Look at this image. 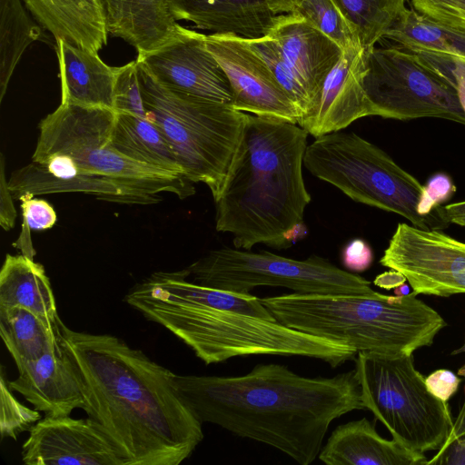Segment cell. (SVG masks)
I'll list each match as a JSON object with an SVG mask.
<instances>
[{"instance_id": "1", "label": "cell", "mask_w": 465, "mask_h": 465, "mask_svg": "<svg viewBox=\"0 0 465 465\" xmlns=\"http://www.w3.org/2000/svg\"><path fill=\"white\" fill-rule=\"evenodd\" d=\"M59 341L77 374L84 410L125 465H179L203 439V422L176 374L112 334L59 321Z\"/></svg>"}, {"instance_id": "2", "label": "cell", "mask_w": 465, "mask_h": 465, "mask_svg": "<svg viewBox=\"0 0 465 465\" xmlns=\"http://www.w3.org/2000/svg\"><path fill=\"white\" fill-rule=\"evenodd\" d=\"M175 380L203 423L267 444L301 465L318 458L334 420L366 410L355 370L306 377L268 363L239 376L176 374Z\"/></svg>"}, {"instance_id": "3", "label": "cell", "mask_w": 465, "mask_h": 465, "mask_svg": "<svg viewBox=\"0 0 465 465\" xmlns=\"http://www.w3.org/2000/svg\"><path fill=\"white\" fill-rule=\"evenodd\" d=\"M186 269L155 272L134 285L124 301L190 347L205 364L254 355L302 356L336 368L354 360L348 345L276 321L260 298L188 280Z\"/></svg>"}, {"instance_id": "4", "label": "cell", "mask_w": 465, "mask_h": 465, "mask_svg": "<svg viewBox=\"0 0 465 465\" xmlns=\"http://www.w3.org/2000/svg\"><path fill=\"white\" fill-rule=\"evenodd\" d=\"M308 133L300 125L251 114L245 119L215 203V229L237 249L291 247L312 197L302 165Z\"/></svg>"}, {"instance_id": "5", "label": "cell", "mask_w": 465, "mask_h": 465, "mask_svg": "<svg viewBox=\"0 0 465 465\" xmlns=\"http://www.w3.org/2000/svg\"><path fill=\"white\" fill-rule=\"evenodd\" d=\"M417 295L292 292L260 300L276 321L292 329L348 345L357 353L403 356L430 346L447 326Z\"/></svg>"}, {"instance_id": "6", "label": "cell", "mask_w": 465, "mask_h": 465, "mask_svg": "<svg viewBox=\"0 0 465 465\" xmlns=\"http://www.w3.org/2000/svg\"><path fill=\"white\" fill-rule=\"evenodd\" d=\"M137 64L146 119L161 130L185 177L193 183H203L215 199L240 139L246 113L229 104L171 90L157 82L141 64Z\"/></svg>"}, {"instance_id": "7", "label": "cell", "mask_w": 465, "mask_h": 465, "mask_svg": "<svg viewBox=\"0 0 465 465\" xmlns=\"http://www.w3.org/2000/svg\"><path fill=\"white\" fill-rule=\"evenodd\" d=\"M303 165L354 202L401 215L422 229L449 226L438 211L430 216L419 213L424 185L387 153L353 132L316 137L307 145Z\"/></svg>"}, {"instance_id": "8", "label": "cell", "mask_w": 465, "mask_h": 465, "mask_svg": "<svg viewBox=\"0 0 465 465\" xmlns=\"http://www.w3.org/2000/svg\"><path fill=\"white\" fill-rule=\"evenodd\" d=\"M115 114L111 108L61 104L40 122L33 154H67L83 172L116 181L142 204L159 202L163 192L180 199L194 194L185 176L136 162L111 146Z\"/></svg>"}, {"instance_id": "9", "label": "cell", "mask_w": 465, "mask_h": 465, "mask_svg": "<svg viewBox=\"0 0 465 465\" xmlns=\"http://www.w3.org/2000/svg\"><path fill=\"white\" fill-rule=\"evenodd\" d=\"M354 361L365 407L392 438L415 452L438 450L452 416L447 403L427 389L412 355L358 352Z\"/></svg>"}, {"instance_id": "10", "label": "cell", "mask_w": 465, "mask_h": 465, "mask_svg": "<svg viewBox=\"0 0 465 465\" xmlns=\"http://www.w3.org/2000/svg\"><path fill=\"white\" fill-rule=\"evenodd\" d=\"M185 269L196 283L239 293L260 286L283 287L302 294L365 295L375 292L367 279L317 255L295 260L267 251L223 247L208 252Z\"/></svg>"}, {"instance_id": "11", "label": "cell", "mask_w": 465, "mask_h": 465, "mask_svg": "<svg viewBox=\"0 0 465 465\" xmlns=\"http://www.w3.org/2000/svg\"><path fill=\"white\" fill-rule=\"evenodd\" d=\"M364 90L372 115L396 120L435 117L465 124L455 81L420 54L398 45L367 53Z\"/></svg>"}, {"instance_id": "12", "label": "cell", "mask_w": 465, "mask_h": 465, "mask_svg": "<svg viewBox=\"0 0 465 465\" xmlns=\"http://www.w3.org/2000/svg\"><path fill=\"white\" fill-rule=\"evenodd\" d=\"M380 263L401 273L417 294L465 293V242L440 230L399 223Z\"/></svg>"}, {"instance_id": "13", "label": "cell", "mask_w": 465, "mask_h": 465, "mask_svg": "<svg viewBox=\"0 0 465 465\" xmlns=\"http://www.w3.org/2000/svg\"><path fill=\"white\" fill-rule=\"evenodd\" d=\"M206 45L230 82L234 109L298 124L297 107L264 61L252 50L247 38L208 34Z\"/></svg>"}, {"instance_id": "14", "label": "cell", "mask_w": 465, "mask_h": 465, "mask_svg": "<svg viewBox=\"0 0 465 465\" xmlns=\"http://www.w3.org/2000/svg\"><path fill=\"white\" fill-rule=\"evenodd\" d=\"M163 86L194 97L232 104L230 82L206 45V35L179 25L160 47L135 59Z\"/></svg>"}, {"instance_id": "15", "label": "cell", "mask_w": 465, "mask_h": 465, "mask_svg": "<svg viewBox=\"0 0 465 465\" xmlns=\"http://www.w3.org/2000/svg\"><path fill=\"white\" fill-rule=\"evenodd\" d=\"M26 465H125L117 450L89 417L46 416L23 445Z\"/></svg>"}, {"instance_id": "16", "label": "cell", "mask_w": 465, "mask_h": 465, "mask_svg": "<svg viewBox=\"0 0 465 465\" xmlns=\"http://www.w3.org/2000/svg\"><path fill=\"white\" fill-rule=\"evenodd\" d=\"M366 71L367 52L361 45L343 50L325 78L312 108L300 117L297 124L316 138L371 116V104L363 85Z\"/></svg>"}, {"instance_id": "17", "label": "cell", "mask_w": 465, "mask_h": 465, "mask_svg": "<svg viewBox=\"0 0 465 465\" xmlns=\"http://www.w3.org/2000/svg\"><path fill=\"white\" fill-rule=\"evenodd\" d=\"M8 187L14 199L23 195L83 193L122 203L141 201L116 181L83 172L67 154H33L32 162L12 173Z\"/></svg>"}, {"instance_id": "18", "label": "cell", "mask_w": 465, "mask_h": 465, "mask_svg": "<svg viewBox=\"0 0 465 465\" xmlns=\"http://www.w3.org/2000/svg\"><path fill=\"white\" fill-rule=\"evenodd\" d=\"M267 35L277 44L292 68L310 98L312 109L342 50L294 12L278 15Z\"/></svg>"}, {"instance_id": "19", "label": "cell", "mask_w": 465, "mask_h": 465, "mask_svg": "<svg viewBox=\"0 0 465 465\" xmlns=\"http://www.w3.org/2000/svg\"><path fill=\"white\" fill-rule=\"evenodd\" d=\"M17 370L18 377L9 381L10 388L45 415L68 416L75 409H83L84 400L77 374L61 344Z\"/></svg>"}, {"instance_id": "20", "label": "cell", "mask_w": 465, "mask_h": 465, "mask_svg": "<svg viewBox=\"0 0 465 465\" xmlns=\"http://www.w3.org/2000/svg\"><path fill=\"white\" fill-rule=\"evenodd\" d=\"M318 459L327 465H426L423 453L381 437L366 418L336 427Z\"/></svg>"}, {"instance_id": "21", "label": "cell", "mask_w": 465, "mask_h": 465, "mask_svg": "<svg viewBox=\"0 0 465 465\" xmlns=\"http://www.w3.org/2000/svg\"><path fill=\"white\" fill-rule=\"evenodd\" d=\"M177 21L192 22L210 34L257 38L268 34L278 15L265 0H171Z\"/></svg>"}, {"instance_id": "22", "label": "cell", "mask_w": 465, "mask_h": 465, "mask_svg": "<svg viewBox=\"0 0 465 465\" xmlns=\"http://www.w3.org/2000/svg\"><path fill=\"white\" fill-rule=\"evenodd\" d=\"M61 79V104L114 108L118 66L106 64L98 53L55 41Z\"/></svg>"}, {"instance_id": "23", "label": "cell", "mask_w": 465, "mask_h": 465, "mask_svg": "<svg viewBox=\"0 0 465 465\" xmlns=\"http://www.w3.org/2000/svg\"><path fill=\"white\" fill-rule=\"evenodd\" d=\"M107 31L134 47L151 52L176 32L171 0H103Z\"/></svg>"}, {"instance_id": "24", "label": "cell", "mask_w": 465, "mask_h": 465, "mask_svg": "<svg viewBox=\"0 0 465 465\" xmlns=\"http://www.w3.org/2000/svg\"><path fill=\"white\" fill-rule=\"evenodd\" d=\"M38 25L56 40L98 53L106 44L103 0H24Z\"/></svg>"}, {"instance_id": "25", "label": "cell", "mask_w": 465, "mask_h": 465, "mask_svg": "<svg viewBox=\"0 0 465 465\" xmlns=\"http://www.w3.org/2000/svg\"><path fill=\"white\" fill-rule=\"evenodd\" d=\"M19 306L57 324L53 289L42 264L21 254H6L0 272V307Z\"/></svg>"}, {"instance_id": "26", "label": "cell", "mask_w": 465, "mask_h": 465, "mask_svg": "<svg viewBox=\"0 0 465 465\" xmlns=\"http://www.w3.org/2000/svg\"><path fill=\"white\" fill-rule=\"evenodd\" d=\"M110 144L136 162L185 176L164 135L156 124L147 119L116 113Z\"/></svg>"}, {"instance_id": "27", "label": "cell", "mask_w": 465, "mask_h": 465, "mask_svg": "<svg viewBox=\"0 0 465 465\" xmlns=\"http://www.w3.org/2000/svg\"><path fill=\"white\" fill-rule=\"evenodd\" d=\"M383 39L417 54L465 62V32L433 22L413 8L402 12Z\"/></svg>"}, {"instance_id": "28", "label": "cell", "mask_w": 465, "mask_h": 465, "mask_svg": "<svg viewBox=\"0 0 465 465\" xmlns=\"http://www.w3.org/2000/svg\"><path fill=\"white\" fill-rule=\"evenodd\" d=\"M59 321L50 323L24 307H0V335L16 367L60 344Z\"/></svg>"}, {"instance_id": "29", "label": "cell", "mask_w": 465, "mask_h": 465, "mask_svg": "<svg viewBox=\"0 0 465 465\" xmlns=\"http://www.w3.org/2000/svg\"><path fill=\"white\" fill-rule=\"evenodd\" d=\"M41 36L21 0H0V102L25 51Z\"/></svg>"}, {"instance_id": "30", "label": "cell", "mask_w": 465, "mask_h": 465, "mask_svg": "<svg viewBox=\"0 0 465 465\" xmlns=\"http://www.w3.org/2000/svg\"><path fill=\"white\" fill-rule=\"evenodd\" d=\"M407 0H336L357 30L368 53L383 39L406 7Z\"/></svg>"}, {"instance_id": "31", "label": "cell", "mask_w": 465, "mask_h": 465, "mask_svg": "<svg viewBox=\"0 0 465 465\" xmlns=\"http://www.w3.org/2000/svg\"><path fill=\"white\" fill-rule=\"evenodd\" d=\"M294 13L332 40L342 51L361 45L354 25L336 0H300Z\"/></svg>"}, {"instance_id": "32", "label": "cell", "mask_w": 465, "mask_h": 465, "mask_svg": "<svg viewBox=\"0 0 465 465\" xmlns=\"http://www.w3.org/2000/svg\"><path fill=\"white\" fill-rule=\"evenodd\" d=\"M247 41L252 50L264 61L278 83L289 94L298 109L300 117L304 115L311 109L310 98L277 44L267 35L247 38Z\"/></svg>"}, {"instance_id": "33", "label": "cell", "mask_w": 465, "mask_h": 465, "mask_svg": "<svg viewBox=\"0 0 465 465\" xmlns=\"http://www.w3.org/2000/svg\"><path fill=\"white\" fill-rule=\"evenodd\" d=\"M1 372V414L0 430L2 438L16 440L17 436L30 429L41 419L39 411L26 407L13 394L9 381Z\"/></svg>"}, {"instance_id": "34", "label": "cell", "mask_w": 465, "mask_h": 465, "mask_svg": "<svg viewBox=\"0 0 465 465\" xmlns=\"http://www.w3.org/2000/svg\"><path fill=\"white\" fill-rule=\"evenodd\" d=\"M113 109L116 113L130 114L146 119L136 60L118 66Z\"/></svg>"}, {"instance_id": "35", "label": "cell", "mask_w": 465, "mask_h": 465, "mask_svg": "<svg viewBox=\"0 0 465 465\" xmlns=\"http://www.w3.org/2000/svg\"><path fill=\"white\" fill-rule=\"evenodd\" d=\"M19 200L22 202V232L13 245L20 249L22 254L34 260L35 251L32 245L30 231H41L53 227L57 215L54 208L42 199L23 195Z\"/></svg>"}, {"instance_id": "36", "label": "cell", "mask_w": 465, "mask_h": 465, "mask_svg": "<svg viewBox=\"0 0 465 465\" xmlns=\"http://www.w3.org/2000/svg\"><path fill=\"white\" fill-rule=\"evenodd\" d=\"M411 3L424 17L465 32V0H411Z\"/></svg>"}, {"instance_id": "37", "label": "cell", "mask_w": 465, "mask_h": 465, "mask_svg": "<svg viewBox=\"0 0 465 465\" xmlns=\"http://www.w3.org/2000/svg\"><path fill=\"white\" fill-rule=\"evenodd\" d=\"M429 464L465 465V401L447 439L427 461L426 465Z\"/></svg>"}, {"instance_id": "38", "label": "cell", "mask_w": 465, "mask_h": 465, "mask_svg": "<svg viewBox=\"0 0 465 465\" xmlns=\"http://www.w3.org/2000/svg\"><path fill=\"white\" fill-rule=\"evenodd\" d=\"M456 192L451 178L445 173H436L424 185V194L418 211L421 215L430 216L437 213V207L449 200Z\"/></svg>"}, {"instance_id": "39", "label": "cell", "mask_w": 465, "mask_h": 465, "mask_svg": "<svg viewBox=\"0 0 465 465\" xmlns=\"http://www.w3.org/2000/svg\"><path fill=\"white\" fill-rule=\"evenodd\" d=\"M372 262V250L361 239L351 241L341 252V262L348 272H362L371 267Z\"/></svg>"}, {"instance_id": "40", "label": "cell", "mask_w": 465, "mask_h": 465, "mask_svg": "<svg viewBox=\"0 0 465 465\" xmlns=\"http://www.w3.org/2000/svg\"><path fill=\"white\" fill-rule=\"evenodd\" d=\"M461 380L452 371L439 369L425 377L429 391L442 401H447L458 390Z\"/></svg>"}, {"instance_id": "41", "label": "cell", "mask_w": 465, "mask_h": 465, "mask_svg": "<svg viewBox=\"0 0 465 465\" xmlns=\"http://www.w3.org/2000/svg\"><path fill=\"white\" fill-rule=\"evenodd\" d=\"M14 197L8 187L5 173V156L0 157V224L5 231L11 230L15 223L16 211Z\"/></svg>"}, {"instance_id": "42", "label": "cell", "mask_w": 465, "mask_h": 465, "mask_svg": "<svg viewBox=\"0 0 465 465\" xmlns=\"http://www.w3.org/2000/svg\"><path fill=\"white\" fill-rule=\"evenodd\" d=\"M440 216L450 223L465 227V201L437 207Z\"/></svg>"}, {"instance_id": "43", "label": "cell", "mask_w": 465, "mask_h": 465, "mask_svg": "<svg viewBox=\"0 0 465 465\" xmlns=\"http://www.w3.org/2000/svg\"><path fill=\"white\" fill-rule=\"evenodd\" d=\"M452 74L456 81L460 102L465 112V62L458 59H452Z\"/></svg>"}, {"instance_id": "44", "label": "cell", "mask_w": 465, "mask_h": 465, "mask_svg": "<svg viewBox=\"0 0 465 465\" xmlns=\"http://www.w3.org/2000/svg\"><path fill=\"white\" fill-rule=\"evenodd\" d=\"M406 279L401 273L391 270V272L378 275L374 280V283L381 288L392 289L404 283Z\"/></svg>"}, {"instance_id": "45", "label": "cell", "mask_w": 465, "mask_h": 465, "mask_svg": "<svg viewBox=\"0 0 465 465\" xmlns=\"http://www.w3.org/2000/svg\"><path fill=\"white\" fill-rule=\"evenodd\" d=\"M270 9L275 15L292 13L297 7L300 0H265Z\"/></svg>"}, {"instance_id": "46", "label": "cell", "mask_w": 465, "mask_h": 465, "mask_svg": "<svg viewBox=\"0 0 465 465\" xmlns=\"http://www.w3.org/2000/svg\"><path fill=\"white\" fill-rule=\"evenodd\" d=\"M395 295H406L409 294V286L402 283L396 288H394Z\"/></svg>"}, {"instance_id": "47", "label": "cell", "mask_w": 465, "mask_h": 465, "mask_svg": "<svg viewBox=\"0 0 465 465\" xmlns=\"http://www.w3.org/2000/svg\"><path fill=\"white\" fill-rule=\"evenodd\" d=\"M462 352H465V341H464V343L461 347H460L459 349H456L454 350L450 355H457V354H460V353H462Z\"/></svg>"}, {"instance_id": "48", "label": "cell", "mask_w": 465, "mask_h": 465, "mask_svg": "<svg viewBox=\"0 0 465 465\" xmlns=\"http://www.w3.org/2000/svg\"><path fill=\"white\" fill-rule=\"evenodd\" d=\"M458 375L465 378V364L458 370Z\"/></svg>"}]
</instances>
